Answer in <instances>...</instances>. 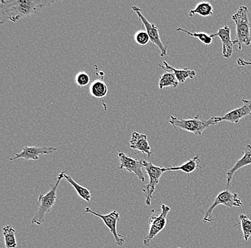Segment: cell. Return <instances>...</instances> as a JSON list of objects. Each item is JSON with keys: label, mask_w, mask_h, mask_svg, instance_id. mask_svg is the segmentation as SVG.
<instances>
[{"label": "cell", "mask_w": 251, "mask_h": 248, "mask_svg": "<svg viewBox=\"0 0 251 248\" xmlns=\"http://www.w3.org/2000/svg\"><path fill=\"white\" fill-rule=\"evenodd\" d=\"M56 2L45 0H1L0 23L9 20L16 23L20 19L37 14L42 8Z\"/></svg>", "instance_id": "cell-1"}, {"label": "cell", "mask_w": 251, "mask_h": 248, "mask_svg": "<svg viewBox=\"0 0 251 248\" xmlns=\"http://www.w3.org/2000/svg\"><path fill=\"white\" fill-rule=\"evenodd\" d=\"M65 171H62L58 174L56 183L51 186V189L46 194H41L39 197V208L34 218L31 220V223L41 225L46 222L45 216L54 206L56 200V191L60 184L61 180L64 179V173Z\"/></svg>", "instance_id": "cell-2"}, {"label": "cell", "mask_w": 251, "mask_h": 248, "mask_svg": "<svg viewBox=\"0 0 251 248\" xmlns=\"http://www.w3.org/2000/svg\"><path fill=\"white\" fill-rule=\"evenodd\" d=\"M249 8L246 6H241L231 19L235 22L236 28V38L238 50H242V45L249 46L251 44V25L248 17Z\"/></svg>", "instance_id": "cell-3"}, {"label": "cell", "mask_w": 251, "mask_h": 248, "mask_svg": "<svg viewBox=\"0 0 251 248\" xmlns=\"http://www.w3.org/2000/svg\"><path fill=\"white\" fill-rule=\"evenodd\" d=\"M199 117V115H197L195 117H189L188 120H184L172 115L169 122L176 130L180 129L199 136H201L204 130L207 128L218 124L216 117H212L208 120H201Z\"/></svg>", "instance_id": "cell-4"}, {"label": "cell", "mask_w": 251, "mask_h": 248, "mask_svg": "<svg viewBox=\"0 0 251 248\" xmlns=\"http://www.w3.org/2000/svg\"><path fill=\"white\" fill-rule=\"evenodd\" d=\"M141 162L143 167L145 168L149 177V184L145 185L142 188V191L146 194V204L147 206H150L151 205L153 194L156 191L157 185L159 183L160 178L166 171L164 167L154 165L151 162H148L146 160H141Z\"/></svg>", "instance_id": "cell-5"}, {"label": "cell", "mask_w": 251, "mask_h": 248, "mask_svg": "<svg viewBox=\"0 0 251 248\" xmlns=\"http://www.w3.org/2000/svg\"><path fill=\"white\" fill-rule=\"evenodd\" d=\"M171 211V208L168 205L162 204L161 205V211L160 213H155L154 210H152V215L151 216L149 220V231L148 235L144 238V246H149L155 238L166 227L167 223V216L169 212Z\"/></svg>", "instance_id": "cell-6"}, {"label": "cell", "mask_w": 251, "mask_h": 248, "mask_svg": "<svg viewBox=\"0 0 251 248\" xmlns=\"http://www.w3.org/2000/svg\"><path fill=\"white\" fill-rule=\"evenodd\" d=\"M220 205H223L224 206L227 207V208H232L233 207L239 208V207L242 206L243 204L242 200L238 197L237 193L230 192V191H227V190L222 191V192L218 194L217 197L215 199L213 205L205 212L203 220V222H205V223H207V222H213L216 220V219L213 218V212L215 208Z\"/></svg>", "instance_id": "cell-7"}, {"label": "cell", "mask_w": 251, "mask_h": 248, "mask_svg": "<svg viewBox=\"0 0 251 248\" xmlns=\"http://www.w3.org/2000/svg\"><path fill=\"white\" fill-rule=\"evenodd\" d=\"M85 211L86 213H91L94 216L101 218L104 224H106V227L109 229L110 232L112 233L114 240H115L116 244L120 247L124 246L126 242V238L123 235H119L117 230V223L120 220V215H119V212L114 210L109 214L101 215L97 212L93 211L92 209L89 208H86Z\"/></svg>", "instance_id": "cell-8"}, {"label": "cell", "mask_w": 251, "mask_h": 248, "mask_svg": "<svg viewBox=\"0 0 251 248\" xmlns=\"http://www.w3.org/2000/svg\"><path fill=\"white\" fill-rule=\"evenodd\" d=\"M132 9L133 12H135V13L138 15L141 21L142 22L143 25L145 27L146 31L148 33L151 42L156 45L158 49H159L160 51H161L160 56L161 57L166 56L167 55V48L161 42L158 28L153 23H149L148 20L144 16L142 12H142L141 9L138 7L137 6H133Z\"/></svg>", "instance_id": "cell-9"}, {"label": "cell", "mask_w": 251, "mask_h": 248, "mask_svg": "<svg viewBox=\"0 0 251 248\" xmlns=\"http://www.w3.org/2000/svg\"><path fill=\"white\" fill-rule=\"evenodd\" d=\"M118 158L120 162L119 169H125L128 172H133L141 181H145V176L142 171V167H144L141 160L133 159L131 156H128L122 152H118Z\"/></svg>", "instance_id": "cell-10"}, {"label": "cell", "mask_w": 251, "mask_h": 248, "mask_svg": "<svg viewBox=\"0 0 251 248\" xmlns=\"http://www.w3.org/2000/svg\"><path fill=\"white\" fill-rule=\"evenodd\" d=\"M57 150L56 147H29L26 146L23 148V151L20 153L15 154L14 158H11L9 160L17 159H23L25 160H37L39 156L48 154L52 153L53 152Z\"/></svg>", "instance_id": "cell-11"}, {"label": "cell", "mask_w": 251, "mask_h": 248, "mask_svg": "<svg viewBox=\"0 0 251 248\" xmlns=\"http://www.w3.org/2000/svg\"><path fill=\"white\" fill-rule=\"evenodd\" d=\"M243 105L237 109L230 111L224 114L223 117H216L218 123L222 121L238 123L241 119L246 116L251 115V100H242Z\"/></svg>", "instance_id": "cell-12"}, {"label": "cell", "mask_w": 251, "mask_h": 248, "mask_svg": "<svg viewBox=\"0 0 251 248\" xmlns=\"http://www.w3.org/2000/svg\"><path fill=\"white\" fill-rule=\"evenodd\" d=\"M212 37H219L222 42V53L224 57L230 58L233 53V45L238 44L236 40H231L230 37V28L228 25L225 24L224 28H220L219 31L215 34H211Z\"/></svg>", "instance_id": "cell-13"}, {"label": "cell", "mask_w": 251, "mask_h": 248, "mask_svg": "<svg viewBox=\"0 0 251 248\" xmlns=\"http://www.w3.org/2000/svg\"><path fill=\"white\" fill-rule=\"evenodd\" d=\"M130 147L133 150L147 154L149 158H150L152 152L151 151V147L149 145L148 137L144 134L133 132L132 138L130 141Z\"/></svg>", "instance_id": "cell-14"}, {"label": "cell", "mask_w": 251, "mask_h": 248, "mask_svg": "<svg viewBox=\"0 0 251 248\" xmlns=\"http://www.w3.org/2000/svg\"><path fill=\"white\" fill-rule=\"evenodd\" d=\"M243 156L236 163L235 165L232 167L231 169L227 171V185L230 184L233 178V175L237 171L239 170L240 169L243 167H246L251 165V144H247L245 147L244 151H243Z\"/></svg>", "instance_id": "cell-15"}, {"label": "cell", "mask_w": 251, "mask_h": 248, "mask_svg": "<svg viewBox=\"0 0 251 248\" xmlns=\"http://www.w3.org/2000/svg\"><path fill=\"white\" fill-rule=\"evenodd\" d=\"M163 63H164V65L159 64V67H161L164 71L173 72L175 75V76L176 77L178 81L180 83H185L188 78L194 79L196 77V72L194 70H190L188 68L183 69V70H178V69L174 68L170 64H168L166 61H164Z\"/></svg>", "instance_id": "cell-16"}, {"label": "cell", "mask_w": 251, "mask_h": 248, "mask_svg": "<svg viewBox=\"0 0 251 248\" xmlns=\"http://www.w3.org/2000/svg\"><path fill=\"white\" fill-rule=\"evenodd\" d=\"M201 160L199 155H197L195 158L188 160L184 164L180 166H176V167H169L166 168V171H182L184 173L187 174L189 176L191 173L195 172L197 169H201V166L200 165Z\"/></svg>", "instance_id": "cell-17"}, {"label": "cell", "mask_w": 251, "mask_h": 248, "mask_svg": "<svg viewBox=\"0 0 251 248\" xmlns=\"http://www.w3.org/2000/svg\"><path fill=\"white\" fill-rule=\"evenodd\" d=\"M91 95L96 98H103L107 95L108 87L102 80H94L89 87Z\"/></svg>", "instance_id": "cell-18"}, {"label": "cell", "mask_w": 251, "mask_h": 248, "mask_svg": "<svg viewBox=\"0 0 251 248\" xmlns=\"http://www.w3.org/2000/svg\"><path fill=\"white\" fill-rule=\"evenodd\" d=\"M64 180L68 182L70 185H72L74 188L76 190L77 192L78 196L83 200L86 201V202H90L91 199H92V193L87 189V188H84V187L81 186L79 184H78L76 181L73 180L70 175H67L66 174V171L64 173Z\"/></svg>", "instance_id": "cell-19"}, {"label": "cell", "mask_w": 251, "mask_h": 248, "mask_svg": "<svg viewBox=\"0 0 251 248\" xmlns=\"http://www.w3.org/2000/svg\"><path fill=\"white\" fill-rule=\"evenodd\" d=\"M198 14L201 17H207L211 16L213 14V5L208 1H203V2H200L196 5V7L192 10L189 11L190 17H194V15Z\"/></svg>", "instance_id": "cell-20"}, {"label": "cell", "mask_w": 251, "mask_h": 248, "mask_svg": "<svg viewBox=\"0 0 251 248\" xmlns=\"http://www.w3.org/2000/svg\"><path fill=\"white\" fill-rule=\"evenodd\" d=\"M178 84H179V82L173 72H166L160 76L159 83H158V87L160 89L168 87L176 88L178 87Z\"/></svg>", "instance_id": "cell-21"}, {"label": "cell", "mask_w": 251, "mask_h": 248, "mask_svg": "<svg viewBox=\"0 0 251 248\" xmlns=\"http://www.w3.org/2000/svg\"><path fill=\"white\" fill-rule=\"evenodd\" d=\"M15 230L11 226L7 225L3 227L2 235L4 236V244L6 248H15L17 242L15 237Z\"/></svg>", "instance_id": "cell-22"}, {"label": "cell", "mask_w": 251, "mask_h": 248, "mask_svg": "<svg viewBox=\"0 0 251 248\" xmlns=\"http://www.w3.org/2000/svg\"><path fill=\"white\" fill-rule=\"evenodd\" d=\"M176 31H180V32L186 33L188 35L191 36V37H196V39H198L206 46H209L213 43V37H212L211 34L204 32H191L180 28H177Z\"/></svg>", "instance_id": "cell-23"}, {"label": "cell", "mask_w": 251, "mask_h": 248, "mask_svg": "<svg viewBox=\"0 0 251 248\" xmlns=\"http://www.w3.org/2000/svg\"><path fill=\"white\" fill-rule=\"evenodd\" d=\"M241 221V228L243 233V237L246 241H248L251 236V220L249 216L241 214L239 216Z\"/></svg>", "instance_id": "cell-24"}, {"label": "cell", "mask_w": 251, "mask_h": 248, "mask_svg": "<svg viewBox=\"0 0 251 248\" xmlns=\"http://www.w3.org/2000/svg\"><path fill=\"white\" fill-rule=\"evenodd\" d=\"M75 82L78 87H84L90 83V77L86 72H79L75 77Z\"/></svg>", "instance_id": "cell-25"}, {"label": "cell", "mask_w": 251, "mask_h": 248, "mask_svg": "<svg viewBox=\"0 0 251 248\" xmlns=\"http://www.w3.org/2000/svg\"><path fill=\"white\" fill-rule=\"evenodd\" d=\"M134 39L136 43L141 46H145L150 41L148 33L147 32V31L144 30H140L136 32L135 34Z\"/></svg>", "instance_id": "cell-26"}, {"label": "cell", "mask_w": 251, "mask_h": 248, "mask_svg": "<svg viewBox=\"0 0 251 248\" xmlns=\"http://www.w3.org/2000/svg\"><path fill=\"white\" fill-rule=\"evenodd\" d=\"M237 63H238V65L242 66V67H245V66L247 65H251V62H248V61L245 60L243 58H238L237 59Z\"/></svg>", "instance_id": "cell-27"}, {"label": "cell", "mask_w": 251, "mask_h": 248, "mask_svg": "<svg viewBox=\"0 0 251 248\" xmlns=\"http://www.w3.org/2000/svg\"></svg>", "instance_id": "cell-28"}]
</instances>
